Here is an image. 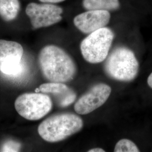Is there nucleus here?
<instances>
[{
  "instance_id": "nucleus-1",
  "label": "nucleus",
  "mask_w": 152,
  "mask_h": 152,
  "mask_svg": "<svg viewBox=\"0 0 152 152\" xmlns=\"http://www.w3.org/2000/svg\"><path fill=\"white\" fill-rule=\"evenodd\" d=\"M38 63L42 75L49 82H68L77 75L75 61L65 50L55 45H47L41 50Z\"/></svg>"
},
{
  "instance_id": "nucleus-2",
  "label": "nucleus",
  "mask_w": 152,
  "mask_h": 152,
  "mask_svg": "<svg viewBox=\"0 0 152 152\" xmlns=\"http://www.w3.org/2000/svg\"><path fill=\"white\" fill-rule=\"evenodd\" d=\"M83 121L77 114L63 113L55 114L44 120L38 127V134L45 141L56 142L81 130Z\"/></svg>"
},
{
  "instance_id": "nucleus-3",
  "label": "nucleus",
  "mask_w": 152,
  "mask_h": 152,
  "mask_svg": "<svg viewBox=\"0 0 152 152\" xmlns=\"http://www.w3.org/2000/svg\"><path fill=\"white\" fill-rule=\"evenodd\" d=\"M104 71L114 80L131 82L136 78L139 64L134 53L125 46L115 48L106 59Z\"/></svg>"
},
{
  "instance_id": "nucleus-4",
  "label": "nucleus",
  "mask_w": 152,
  "mask_h": 152,
  "mask_svg": "<svg viewBox=\"0 0 152 152\" xmlns=\"http://www.w3.org/2000/svg\"><path fill=\"white\" fill-rule=\"evenodd\" d=\"M114 38V32L106 27L88 34L80 44L83 58L91 64L103 62L108 56Z\"/></svg>"
},
{
  "instance_id": "nucleus-5",
  "label": "nucleus",
  "mask_w": 152,
  "mask_h": 152,
  "mask_svg": "<svg viewBox=\"0 0 152 152\" xmlns=\"http://www.w3.org/2000/svg\"><path fill=\"white\" fill-rule=\"evenodd\" d=\"M18 114L28 120L42 118L53 108V102L49 95L44 93H25L19 96L15 102Z\"/></svg>"
},
{
  "instance_id": "nucleus-6",
  "label": "nucleus",
  "mask_w": 152,
  "mask_h": 152,
  "mask_svg": "<svg viewBox=\"0 0 152 152\" xmlns=\"http://www.w3.org/2000/svg\"><path fill=\"white\" fill-rule=\"evenodd\" d=\"M26 12L31 20L33 28L37 29L60 22L63 19L61 14L63 10L60 6L53 4L32 2L28 5Z\"/></svg>"
},
{
  "instance_id": "nucleus-7",
  "label": "nucleus",
  "mask_w": 152,
  "mask_h": 152,
  "mask_svg": "<svg viewBox=\"0 0 152 152\" xmlns=\"http://www.w3.org/2000/svg\"><path fill=\"white\" fill-rule=\"evenodd\" d=\"M23 48L15 41L0 39V71L6 75L17 76L22 72Z\"/></svg>"
},
{
  "instance_id": "nucleus-8",
  "label": "nucleus",
  "mask_w": 152,
  "mask_h": 152,
  "mask_svg": "<svg viewBox=\"0 0 152 152\" xmlns=\"http://www.w3.org/2000/svg\"><path fill=\"white\" fill-rule=\"evenodd\" d=\"M111 92V87L105 83L94 85L77 100L74 106L75 112L81 115L91 113L105 103Z\"/></svg>"
},
{
  "instance_id": "nucleus-9",
  "label": "nucleus",
  "mask_w": 152,
  "mask_h": 152,
  "mask_svg": "<svg viewBox=\"0 0 152 152\" xmlns=\"http://www.w3.org/2000/svg\"><path fill=\"white\" fill-rule=\"evenodd\" d=\"M110 14L105 10H87L75 17L74 25L85 34H90L105 27L110 22Z\"/></svg>"
},
{
  "instance_id": "nucleus-10",
  "label": "nucleus",
  "mask_w": 152,
  "mask_h": 152,
  "mask_svg": "<svg viewBox=\"0 0 152 152\" xmlns=\"http://www.w3.org/2000/svg\"><path fill=\"white\" fill-rule=\"evenodd\" d=\"M37 92L49 94L54 98L55 103L61 108H65L73 103L77 98L76 92L71 87L61 82H49L41 85Z\"/></svg>"
},
{
  "instance_id": "nucleus-11",
  "label": "nucleus",
  "mask_w": 152,
  "mask_h": 152,
  "mask_svg": "<svg viewBox=\"0 0 152 152\" xmlns=\"http://www.w3.org/2000/svg\"><path fill=\"white\" fill-rule=\"evenodd\" d=\"M82 6L87 10L113 11L120 7L119 0H83Z\"/></svg>"
},
{
  "instance_id": "nucleus-12",
  "label": "nucleus",
  "mask_w": 152,
  "mask_h": 152,
  "mask_svg": "<svg viewBox=\"0 0 152 152\" xmlns=\"http://www.w3.org/2000/svg\"><path fill=\"white\" fill-rule=\"evenodd\" d=\"M19 10V0H0V16L6 22L15 19Z\"/></svg>"
},
{
  "instance_id": "nucleus-13",
  "label": "nucleus",
  "mask_w": 152,
  "mask_h": 152,
  "mask_svg": "<svg viewBox=\"0 0 152 152\" xmlns=\"http://www.w3.org/2000/svg\"><path fill=\"white\" fill-rule=\"evenodd\" d=\"M114 152H139L140 150L133 141L127 139H123L116 143Z\"/></svg>"
},
{
  "instance_id": "nucleus-14",
  "label": "nucleus",
  "mask_w": 152,
  "mask_h": 152,
  "mask_svg": "<svg viewBox=\"0 0 152 152\" xmlns=\"http://www.w3.org/2000/svg\"><path fill=\"white\" fill-rule=\"evenodd\" d=\"M22 147L20 143L14 140H8L4 143L1 148V152H19Z\"/></svg>"
},
{
  "instance_id": "nucleus-15",
  "label": "nucleus",
  "mask_w": 152,
  "mask_h": 152,
  "mask_svg": "<svg viewBox=\"0 0 152 152\" xmlns=\"http://www.w3.org/2000/svg\"><path fill=\"white\" fill-rule=\"evenodd\" d=\"M65 0H39V1L44 3H49V4H56L59 3L61 2L64 1Z\"/></svg>"
},
{
  "instance_id": "nucleus-16",
  "label": "nucleus",
  "mask_w": 152,
  "mask_h": 152,
  "mask_svg": "<svg viewBox=\"0 0 152 152\" xmlns=\"http://www.w3.org/2000/svg\"><path fill=\"white\" fill-rule=\"evenodd\" d=\"M88 152H105V151L100 148H92L91 149H89Z\"/></svg>"
},
{
  "instance_id": "nucleus-17",
  "label": "nucleus",
  "mask_w": 152,
  "mask_h": 152,
  "mask_svg": "<svg viewBox=\"0 0 152 152\" xmlns=\"http://www.w3.org/2000/svg\"><path fill=\"white\" fill-rule=\"evenodd\" d=\"M147 83L149 87L152 88V72L150 74L147 80Z\"/></svg>"
}]
</instances>
